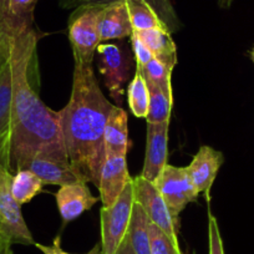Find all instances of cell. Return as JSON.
<instances>
[{"mask_svg":"<svg viewBox=\"0 0 254 254\" xmlns=\"http://www.w3.org/2000/svg\"><path fill=\"white\" fill-rule=\"evenodd\" d=\"M112 109L100 89L92 63L75 60L71 96L58 115L70 163L82 182L99 186L106 160L105 127Z\"/></svg>","mask_w":254,"mask_h":254,"instance_id":"7a4b0ae2","label":"cell"},{"mask_svg":"<svg viewBox=\"0 0 254 254\" xmlns=\"http://www.w3.org/2000/svg\"><path fill=\"white\" fill-rule=\"evenodd\" d=\"M153 186L165 199L175 219L178 218L188 203L198 199L199 192L186 167L166 165L157 180L153 182Z\"/></svg>","mask_w":254,"mask_h":254,"instance_id":"8992f818","label":"cell"},{"mask_svg":"<svg viewBox=\"0 0 254 254\" xmlns=\"http://www.w3.org/2000/svg\"><path fill=\"white\" fill-rule=\"evenodd\" d=\"M126 5L133 31L166 29L165 24L146 0H126Z\"/></svg>","mask_w":254,"mask_h":254,"instance_id":"d6986e66","label":"cell"},{"mask_svg":"<svg viewBox=\"0 0 254 254\" xmlns=\"http://www.w3.org/2000/svg\"><path fill=\"white\" fill-rule=\"evenodd\" d=\"M13 173L0 166V238L8 246L11 244H35L30 229L24 221L21 204L11 194Z\"/></svg>","mask_w":254,"mask_h":254,"instance_id":"3957f363","label":"cell"},{"mask_svg":"<svg viewBox=\"0 0 254 254\" xmlns=\"http://www.w3.org/2000/svg\"><path fill=\"white\" fill-rule=\"evenodd\" d=\"M23 18L9 13L6 0H0V71L10 60L14 33Z\"/></svg>","mask_w":254,"mask_h":254,"instance_id":"ffe728a7","label":"cell"},{"mask_svg":"<svg viewBox=\"0 0 254 254\" xmlns=\"http://www.w3.org/2000/svg\"><path fill=\"white\" fill-rule=\"evenodd\" d=\"M148 223H150V219H148L146 212L143 211L141 204L135 202L130 224L127 228V236L130 238L136 254H151Z\"/></svg>","mask_w":254,"mask_h":254,"instance_id":"ac0fdd59","label":"cell"},{"mask_svg":"<svg viewBox=\"0 0 254 254\" xmlns=\"http://www.w3.org/2000/svg\"><path fill=\"white\" fill-rule=\"evenodd\" d=\"M39 36L31 16L19 21L11 45L13 105L10 126V172L25 170L39 153L67 155L58 111L46 106L31 85L30 67Z\"/></svg>","mask_w":254,"mask_h":254,"instance_id":"6da1fadb","label":"cell"},{"mask_svg":"<svg viewBox=\"0 0 254 254\" xmlns=\"http://www.w3.org/2000/svg\"><path fill=\"white\" fill-rule=\"evenodd\" d=\"M59 212L65 224L72 222L84 212L89 211L99 198L92 196L86 182H75L60 186L55 194Z\"/></svg>","mask_w":254,"mask_h":254,"instance_id":"7c38bea8","label":"cell"},{"mask_svg":"<svg viewBox=\"0 0 254 254\" xmlns=\"http://www.w3.org/2000/svg\"><path fill=\"white\" fill-rule=\"evenodd\" d=\"M130 38H131V46H132V51H133V55H135L136 64H137L138 67H143L153 59L152 53H151L150 49L145 45V43L138 38L137 34L132 33V35H131Z\"/></svg>","mask_w":254,"mask_h":254,"instance_id":"83f0119b","label":"cell"},{"mask_svg":"<svg viewBox=\"0 0 254 254\" xmlns=\"http://www.w3.org/2000/svg\"><path fill=\"white\" fill-rule=\"evenodd\" d=\"M80 0H76V3H75V8H76V5H77V3H79Z\"/></svg>","mask_w":254,"mask_h":254,"instance_id":"74e56055","label":"cell"},{"mask_svg":"<svg viewBox=\"0 0 254 254\" xmlns=\"http://www.w3.org/2000/svg\"><path fill=\"white\" fill-rule=\"evenodd\" d=\"M148 232L151 254H183L180 249V244H176L162 229L158 228L151 221L148 223Z\"/></svg>","mask_w":254,"mask_h":254,"instance_id":"484cf974","label":"cell"},{"mask_svg":"<svg viewBox=\"0 0 254 254\" xmlns=\"http://www.w3.org/2000/svg\"><path fill=\"white\" fill-rule=\"evenodd\" d=\"M115 254H136L132 248V244H131L130 242V238H128V236H127V233H126V237L124 238V241L121 242L120 247L117 248V251L115 252Z\"/></svg>","mask_w":254,"mask_h":254,"instance_id":"1f68e13d","label":"cell"},{"mask_svg":"<svg viewBox=\"0 0 254 254\" xmlns=\"http://www.w3.org/2000/svg\"><path fill=\"white\" fill-rule=\"evenodd\" d=\"M75 3H76V0H59V4H60L63 8H75Z\"/></svg>","mask_w":254,"mask_h":254,"instance_id":"d6a6232c","label":"cell"},{"mask_svg":"<svg viewBox=\"0 0 254 254\" xmlns=\"http://www.w3.org/2000/svg\"><path fill=\"white\" fill-rule=\"evenodd\" d=\"M223 162L224 157L221 151L214 150L211 146H202L193 156L192 162L186 167L199 193L204 192L208 201L212 185Z\"/></svg>","mask_w":254,"mask_h":254,"instance_id":"4fadbf2b","label":"cell"},{"mask_svg":"<svg viewBox=\"0 0 254 254\" xmlns=\"http://www.w3.org/2000/svg\"><path fill=\"white\" fill-rule=\"evenodd\" d=\"M38 0H6L9 13L15 16H30Z\"/></svg>","mask_w":254,"mask_h":254,"instance_id":"f1b7e54d","label":"cell"},{"mask_svg":"<svg viewBox=\"0 0 254 254\" xmlns=\"http://www.w3.org/2000/svg\"><path fill=\"white\" fill-rule=\"evenodd\" d=\"M106 157L125 156L130 147L128 141V116L122 107L114 106L107 119L104 133Z\"/></svg>","mask_w":254,"mask_h":254,"instance_id":"9a60e30c","label":"cell"},{"mask_svg":"<svg viewBox=\"0 0 254 254\" xmlns=\"http://www.w3.org/2000/svg\"><path fill=\"white\" fill-rule=\"evenodd\" d=\"M208 239H209V254H224L223 242H222L221 232H219L218 222L216 217L209 212L208 213Z\"/></svg>","mask_w":254,"mask_h":254,"instance_id":"4316f807","label":"cell"},{"mask_svg":"<svg viewBox=\"0 0 254 254\" xmlns=\"http://www.w3.org/2000/svg\"><path fill=\"white\" fill-rule=\"evenodd\" d=\"M99 69L104 77L105 86L110 96L121 107L124 97V86L130 77L132 69V59L124 49L116 44L101 43L97 46Z\"/></svg>","mask_w":254,"mask_h":254,"instance_id":"52a82bcc","label":"cell"},{"mask_svg":"<svg viewBox=\"0 0 254 254\" xmlns=\"http://www.w3.org/2000/svg\"><path fill=\"white\" fill-rule=\"evenodd\" d=\"M34 246H35L43 254H72V253H67V252H65L63 248H61L60 237L59 236L54 239V243L51 244V246H45V244H40V243H35ZM85 254H101V243L95 244L94 248Z\"/></svg>","mask_w":254,"mask_h":254,"instance_id":"f546056e","label":"cell"},{"mask_svg":"<svg viewBox=\"0 0 254 254\" xmlns=\"http://www.w3.org/2000/svg\"><path fill=\"white\" fill-rule=\"evenodd\" d=\"M150 90V106L146 120L147 124H161L170 121L173 96L167 95L160 86L147 81Z\"/></svg>","mask_w":254,"mask_h":254,"instance_id":"603a6c76","label":"cell"},{"mask_svg":"<svg viewBox=\"0 0 254 254\" xmlns=\"http://www.w3.org/2000/svg\"><path fill=\"white\" fill-rule=\"evenodd\" d=\"M0 166L10 171V141L0 140Z\"/></svg>","mask_w":254,"mask_h":254,"instance_id":"4dcf8cb0","label":"cell"},{"mask_svg":"<svg viewBox=\"0 0 254 254\" xmlns=\"http://www.w3.org/2000/svg\"><path fill=\"white\" fill-rule=\"evenodd\" d=\"M4 254H14L13 251H11V247H6V249L4 251Z\"/></svg>","mask_w":254,"mask_h":254,"instance_id":"d590c367","label":"cell"},{"mask_svg":"<svg viewBox=\"0 0 254 254\" xmlns=\"http://www.w3.org/2000/svg\"><path fill=\"white\" fill-rule=\"evenodd\" d=\"M132 181L127 170L125 156L106 157L99 180L100 198L104 207L109 208L117 201L126 186Z\"/></svg>","mask_w":254,"mask_h":254,"instance_id":"8fae6325","label":"cell"},{"mask_svg":"<svg viewBox=\"0 0 254 254\" xmlns=\"http://www.w3.org/2000/svg\"><path fill=\"white\" fill-rule=\"evenodd\" d=\"M133 203L135 194L131 181L111 207L101 208V254H115L124 241L131 221Z\"/></svg>","mask_w":254,"mask_h":254,"instance_id":"5b68a950","label":"cell"},{"mask_svg":"<svg viewBox=\"0 0 254 254\" xmlns=\"http://www.w3.org/2000/svg\"><path fill=\"white\" fill-rule=\"evenodd\" d=\"M150 49L153 58L162 63L172 71L177 65V46L172 39V34L166 29H148L143 31H133Z\"/></svg>","mask_w":254,"mask_h":254,"instance_id":"2e32d148","label":"cell"},{"mask_svg":"<svg viewBox=\"0 0 254 254\" xmlns=\"http://www.w3.org/2000/svg\"><path fill=\"white\" fill-rule=\"evenodd\" d=\"M251 59H252V61L254 63V48L252 49V51H251Z\"/></svg>","mask_w":254,"mask_h":254,"instance_id":"8d00e7d4","label":"cell"},{"mask_svg":"<svg viewBox=\"0 0 254 254\" xmlns=\"http://www.w3.org/2000/svg\"><path fill=\"white\" fill-rule=\"evenodd\" d=\"M232 3H233V0H218V6L222 9H229Z\"/></svg>","mask_w":254,"mask_h":254,"instance_id":"836d02e7","label":"cell"},{"mask_svg":"<svg viewBox=\"0 0 254 254\" xmlns=\"http://www.w3.org/2000/svg\"><path fill=\"white\" fill-rule=\"evenodd\" d=\"M13 72L10 60L0 71V140L10 141Z\"/></svg>","mask_w":254,"mask_h":254,"instance_id":"e0dca14e","label":"cell"},{"mask_svg":"<svg viewBox=\"0 0 254 254\" xmlns=\"http://www.w3.org/2000/svg\"><path fill=\"white\" fill-rule=\"evenodd\" d=\"M114 1H117V0H80L76 8L80 5H107ZM146 1L152 6L158 18L165 24L168 33L173 34L180 29L181 23L178 20L175 8H173L172 0H146Z\"/></svg>","mask_w":254,"mask_h":254,"instance_id":"cb8c5ba5","label":"cell"},{"mask_svg":"<svg viewBox=\"0 0 254 254\" xmlns=\"http://www.w3.org/2000/svg\"><path fill=\"white\" fill-rule=\"evenodd\" d=\"M135 202L141 204L148 219L162 229L176 244L178 243V232L176 221L171 214L165 199L160 194L153 183L148 182L141 176L132 178Z\"/></svg>","mask_w":254,"mask_h":254,"instance_id":"ba28073f","label":"cell"},{"mask_svg":"<svg viewBox=\"0 0 254 254\" xmlns=\"http://www.w3.org/2000/svg\"><path fill=\"white\" fill-rule=\"evenodd\" d=\"M102 5H80L69 20V40L74 60L94 63L97 46L101 44L99 34V15Z\"/></svg>","mask_w":254,"mask_h":254,"instance_id":"277c9868","label":"cell"},{"mask_svg":"<svg viewBox=\"0 0 254 254\" xmlns=\"http://www.w3.org/2000/svg\"><path fill=\"white\" fill-rule=\"evenodd\" d=\"M137 69L141 70L142 75L145 76L146 81H150L152 84L157 85L166 94L173 96L172 85H171V75H172V71L170 69H167L162 63H160V61L153 58L147 65H145L143 67L137 66Z\"/></svg>","mask_w":254,"mask_h":254,"instance_id":"d4e9b609","label":"cell"},{"mask_svg":"<svg viewBox=\"0 0 254 254\" xmlns=\"http://www.w3.org/2000/svg\"><path fill=\"white\" fill-rule=\"evenodd\" d=\"M127 101L131 112L137 119H146L150 106V90L140 69L136 67L133 79L127 86Z\"/></svg>","mask_w":254,"mask_h":254,"instance_id":"44dd1931","label":"cell"},{"mask_svg":"<svg viewBox=\"0 0 254 254\" xmlns=\"http://www.w3.org/2000/svg\"><path fill=\"white\" fill-rule=\"evenodd\" d=\"M43 187V181L35 173L29 170H20L13 175L10 190L15 201L19 204H25L40 193Z\"/></svg>","mask_w":254,"mask_h":254,"instance_id":"7402d4cb","label":"cell"},{"mask_svg":"<svg viewBox=\"0 0 254 254\" xmlns=\"http://www.w3.org/2000/svg\"><path fill=\"white\" fill-rule=\"evenodd\" d=\"M6 247H11V246H8L3 239L0 238V254H4V251L6 249Z\"/></svg>","mask_w":254,"mask_h":254,"instance_id":"e575fe53","label":"cell"},{"mask_svg":"<svg viewBox=\"0 0 254 254\" xmlns=\"http://www.w3.org/2000/svg\"><path fill=\"white\" fill-rule=\"evenodd\" d=\"M25 170L35 173L44 185L64 186L81 181L72 168L67 155L39 153L29 161Z\"/></svg>","mask_w":254,"mask_h":254,"instance_id":"30bf717a","label":"cell"},{"mask_svg":"<svg viewBox=\"0 0 254 254\" xmlns=\"http://www.w3.org/2000/svg\"><path fill=\"white\" fill-rule=\"evenodd\" d=\"M133 33L126 0H117L102 5L99 15L100 41L107 43L114 39L130 38Z\"/></svg>","mask_w":254,"mask_h":254,"instance_id":"5bb4252c","label":"cell"},{"mask_svg":"<svg viewBox=\"0 0 254 254\" xmlns=\"http://www.w3.org/2000/svg\"><path fill=\"white\" fill-rule=\"evenodd\" d=\"M168 126L170 121L161 124H147L146 155L141 177L153 183L167 165Z\"/></svg>","mask_w":254,"mask_h":254,"instance_id":"9c48e42d","label":"cell"}]
</instances>
